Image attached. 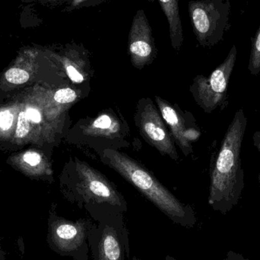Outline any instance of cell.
<instances>
[{
  "instance_id": "14",
  "label": "cell",
  "mask_w": 260,
  "mask_h": 260,
  "mask_svg": "<svg viewBox=\"0 0 260 260\" xmlns=\"http://www.w3.org/2000/svg\"><path fill=\"white\" fill-rule=\"evenodd\" d=\"M30 76L25 70H21V69H10L6 73V79L8 82L12 84L25 83L28 81Z\"/></svg>"
},
{
  "instance_id": "13",
  "label": "cell",
  "mask_w": 260,
  "mask_h": 260,
  "mask_svg": "<svg viewBox=\"0 0 260 260\" xmlns=\"http://www.w3.org/2000/svg\"><path fill=\"white\" fill-rule=\"evenodd\" d=\"M248 70L252 76H258L260 73V25L252 41Z\"/></svg>"
},
{
  "instance_id": "11",
  "label": "cell",
  "mask_w": 260,
  "mask_h": 260,
  "mask_svg": "<svg viewBox=\"0 0 260 260\" xmlns=\"http://www.w3.org/2000/svg\"><path fill=\"white\" fill-rule=\"evenodd\" d=\"M158 2L168 20L170 38L173 48L178 50L183 42V32L179 9V0H158Z\"/></svg>"
},
{
  "instance_id": "10",
  "label": "cell",
  "mask_w": 260,
  "mask_h": 260,
  "mask_svg": "<svg viewBox=\"0 0 260 260\" xmlns=\"http://www.w3.org/2000/svg\"><path fill=\"white\" fill-rule=\"evenodd\" d=\"M155 99L162 118L169 126L174 139L180 145L182 151L184 154L192 151L190 141L197 139L200 136V133L196 129H186L183 119L178 115L172 106L160 98L155 97Z\"/></svg>"
},
{
  "instance_id": "17",
  "label": "cell",
  "mask_w": 260,
  "mask_h": 260,
  "mask_svg": "<svg viewBox=\"0 0 260 260\" xmlns=\"http://www.w3.org/2000/svg\"><path fill=\"white\" fill-rule=\"evenodd\" d=\"M14 116L10 111H3L0 112V128L8 130L12 127Z\"/></svg>"
},
{
  "instance_id": "20",
  "label": "cell",
  "mask_w": 260,
  "mask_h": 260,
  "mask_svg": "<svg viewBox=\"0 0 260 260\" xmlns=\"http://www.w3.org/2000/svg\"><path fill=\"white\" fill-rule=\"evenodd\" d=\"M25 114L28 120L34 123H38L41 121V113L35 108H27Z\"/></svg>"
},
{
  "instance_id": "9",
  "label": "cell",
  "mask_w": 260,
  "mask_h": 260,
  "mask_svg": "<svg viewBox=\"0 0 260 260\" xmlns=\"http://www.w3.org/2000/svg\"><path fill=\"white\" fill-rule=\"evenodd\" d=\"M155 45L152 30L145 12L138 11L133 18L129 34V53L132 63L142 68L154 56Z\"/></svg>"
},
{
  "instance_id": "3",
  "label": "cell",
  "mask_w": 260,
  "mask_h": 260,
  "mask_svg": "<svg viewBox=\"0 0 260 260\" xmlns=\"http://www.w3.org/2000/svg\"><path fill=\"white\" fill-rule=\"evenodd\" d=\"M77 172L79 201L85 203L92 218L126 212L124 199L102 174L82 162L78 164Z\"/></svg>"
},
{
  "instance_id": "5",
  "label": "cell",
  "mask_w": 260,
  "mask_h": 260,
  "mask_svg": "<svg viewBox=\"0 0 260 260\" xmlns=\"http://www.w3.org/2000/svg\"><path fill=\"white\" fill-rule=\"evenodd\" d=\"M188 10L194 34L202 46L212 47L222 39L230 12L229 2L192 0Z\"/></svg>"
},
{
  "instance_id": "19",
  "label": "cell",
  "mask_w": 260,
  "mask_h": 260,
  "mask_svg": "<svg viewBox=\"0 0 260 260\" xmlns=\"http://www.w3.org/2000/svg\"><path fill=\"white\" fill-rule=\"evenodd\" d=\"M24 161L30 166H37L41 160V156L36 152H27L24 155Z\"/></svg>"
},
{
  "instance_id": "7",
  "label": "cell",
  "mask_w": 260,
  "mask_h": 260,
  "mask_svg": "<svg viewBox=\"0 0 260 260\" xmlns=\"http://www.w3.org/2000/svg\"><path fill=\"white\" fill-rule=\"evenodd\" d=\"M92 221L58 219L52 223L50 240L53 249L62 256L74 260H88V232Z\"/></svg>"
},
{
  "instance_id": "22",
  "label": "cell",
  "mask_w": 260,
  "mask_h": 260,
  "mask_svg": "<svg viewBox=\"0 0 260 260\" xmlns=\"http://www.w3.org/2000/svg\"><path fill=\"white\" fill-rule=\"evenodd\" d=\"M132 260H141L139 258L136 257V256H133V259Z\"/></svg>"
},
{
  "instance_id": "6",
  "label": "cell",
  "mask_w": 260,
  "mask_h": 260,
  "mask_svg": "<svg viewBox=\"0 0 260 260\" xmlns=\"http://www.w3.org/2000/svg\"><path fill=\"white\" fill-rule=\"evenodd\" d=\"M238 56L236 46L233 45L229 55L209 77L199 76L194 79L191 91L194 99L205 112L210 114L219 108L221 111L229 105L228 88Z\"/></svg>"
},
{
  "instance_id": "8",
  "label": "cell",
  "mask_w": 260,
  "mask_h": 260,
  "mask_svg": "<svg viewBox=\"0 0 260 260\" xmlns=\"http://www.w3.org/2000/svg\"><path fill=\"white\" fill-rule=\"evenodd\" d=\"M138 117V126L147 141L160 154L177 160L178 155L174 141L164 123L163 118L150 99L143 102Z\"/></svg>"
},
{
  "instance_id": "1",
  "label": "cell",
  "mask_w": 260,
  "mask_h": 260,
  "mask_svg": "<svg viewBox=\"0 0 260 260\" xmlns=\"http://www.w3.org/2000/svg\"><path fill=\"white\" fill-rule=\"evenodd\" d=\"M247 119L241 108L229 125L211 168L209 203L225 213L238 204L244 188L241 153Z\"/></svg>"
},
{
  "instance_id": "2",
  "label": "cell",
  "mask_w": 260,
  "mask_h": 260,
  "mask_svg": "<svg viewBox=\"0 0 260 260\" xmlns=\"http://www.w3.org/2000/svg\"><path fill=\"white\" fill-rule=\"evenodd\" d=\"M103 158L173 222L183 227H193L197 220L192 208L177 200L143 167L115 150H105Z\"/></svg>"
},
{
  "instance_id": "16",
  "label": "cell",
  "mask_w": 260,
  "mask_h": 260,
  "mask_svg": "<svg viewBox=\"0 0 260 260\" xmlns=\"http://www.w3.org/2000/svg\"><path fill=\"white\" fill-rule=\"evenodd\" d=\"M30 129L28 119L26 116L25 112H21L18 117V124H17L16 136L18 138H24L27 136Z\"/></svg>"
},
{
  "instance_id": "12",
  "label": "cell",
  "mask_w": 260,
  "mask_h": 260,
  "mask_svg": "<svg viewBox=\"0 0 260 260\" xmlns=\"http://www.w3.org/2000/svg\"><path fill=\"white\" fill-rule=\"evenodd\" d=\"M120 131L117 119L108 114H103L84 127V133L88 136L112 138Z\"/></svg>"
},
{
  "instance_id": "21",
  "label": "cell",
  "mask_w": 260,
  "mask_h": 260,
  "mask_svg": "<svg viewBox=\"0 0 260 260\" xmlns=\"http://www.w3.org/2000/svg\"><path fill=\"white\" fill-rule=\"evenodd\" d=\"M88 1V0H73L72 6H73V7H80V6L85 5Z\"/></svg>"
},
{
  "instance_id": "15",
  "label": "cell",
  "mask_w": 260,
  "mask_h": 260,
  "mask_svg": "<svg viewBox=\"0 0 260 260\" xmlns=\"http://www.w3.org/2000/svg\"><path fill=\"white\" fill-rule=\"evenodd\" d=\"M77 93L70 88L58 90L54 95V100L59 104H70L77 99Z\"/></svg>"
},
{
  "instance_id": "4",
  "label": "cell",
  "mask_w": 260,
  "mask_h": 260,
  "mask_svg": "<svg viewBox=\"0 0 260 260\" xmlns=\"http://www.w3.org/2000/svg\"><path fill=\"white\" fill-rule=\"evenodd\" d=\"M123 213L104 214L94 218L88 232V244L92 260L130 259L129 232Z\"/></svg>"
},
{
  "instance_id": "18",
  "label": "cell",
  "mask_w": 260,
  "mask_h": 260,
  "mask_svg": "<svg viewBox=\"0 0 260 260\" xmlns=\"http://www.w3.org/2000/svg\"><path fill=\"white\" fill-rule=\"evenodd\" d=\"M67 70V74H68L70 79L73 81V82H76V83H81V82L84 81V76L74 66L69 64L66 67Z\"/></svg>"
}]
</instances>
